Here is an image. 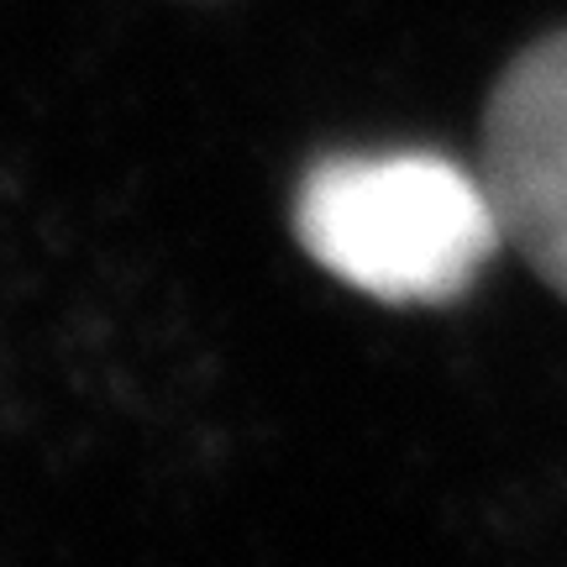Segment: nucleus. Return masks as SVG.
Here are the masks:
<instances>
[{"instance_id":"nucleus-1","label":"nucleus","mask_w":567,"mask_h":567,"mask_svg":"<svg viewBox=\"0 0 567 567\" xmlns=\"http://www.w3.org/2000/svg\"><path fill=\"white\" fill-rule=\"evenodd\" d=\"M295 237L326 274L384 305L457 300L505 243L484 179L431 153L316 163Z\"/></svg>"},{"instance_id":"nucleus-2","label":"nucleus","mask_w":567,"mask_h":567,"mask_svg":"<svg viewBox=\"0 0 567 567\" xmlns=\"http://www.w3.org/2000/svg\"><path fill=\"white\" fill-rule=\"evenodd\" d=\"M484 195L505 243L567 300V32L526 48L494 84Z\"/></svg>"}]
</instances>
